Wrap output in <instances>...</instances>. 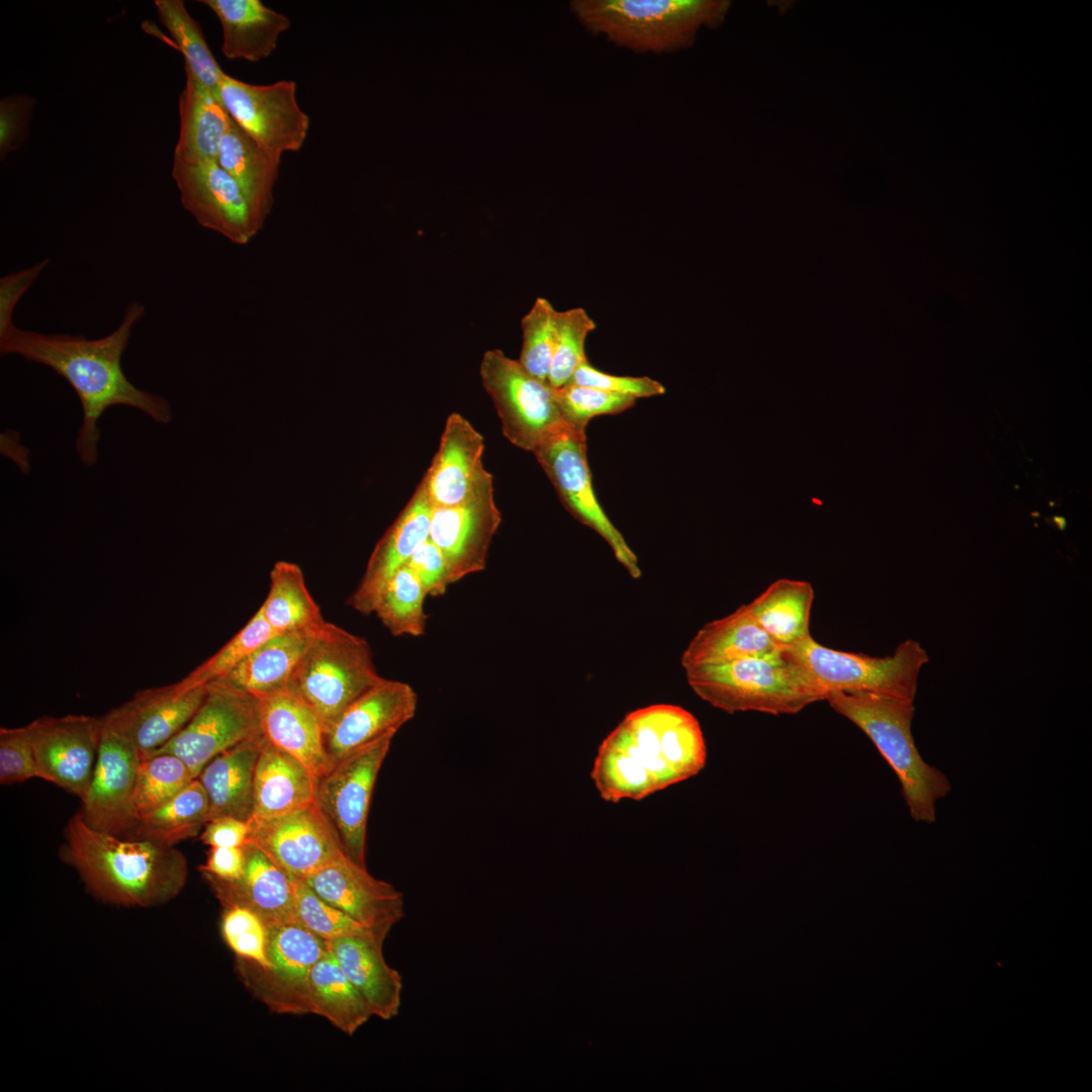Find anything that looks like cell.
I'll return each instance as SVG.
<instances>
[{
    "label": "cell",
    "instance_id": "obj_35",
    "mask_svg": "<svg viewBox=\"0 0 1092 1092\" xmlns=\"http://www.w3.org/2000/svg\"><path fill=\"white\" fill-rule=\"evenodd\" d=\"M216 162L238 182L255 210L266 220L274 204L281 157L261 148L233 121L221 141Z\"/></svg>",
    "mask_w": 1092,
    "mask_h": 1092
},
{
    "label": "cell",
    "instance_id": "obj_4",
    "mask_svg": "<svg viewBox=\"0 0 1092 1092\" xmlns=\"http://www.w3.org/2000/svg\"><path fill=\"white\" fill-rule=\"evenodd\" d=\"M825 700L873 741L896 772L912 819L934 823L936 803L951 790L946 776L921 757L911 731L914 701L862 693L833 692Z\"/></svg>",
    "mask_w": 1092,
    "mask_h": 1092
},
{
    "label": "cell",
    "instance_id": "obj_48",
    "mask_svg": "<svg viewBox=\"0 0 1092 1092\" xmlns=\"http://www.w3.org/2000/svg\"><path fill=\"white\" fill-rule=\"evenodd\" d=\"M37 778L27 726L0 729V784L22 783Z\"/></svg>",
    "mask_w": 1092,
    "mask_h": 1092
},
{
    "label": "cell",
    "instance_id": "obj_42",
    "mask_svg": "<svg viewBox=\"0 0 1092 1092\" xmlns=\"http://www.w3.org/2000/svg\"><path fill=\"white\" fill-rule=\"evenodd\" d=\"M597 325L582 307L557 312L556 336L548 384L556 389L570 382L577 367L585 361V341Z\"/></svg>",
    "mask_w": 1092,
    "mask_h": 1092
},
{
    "label": "cell",
    "instance_id": "obj_33",
    "mask_svg": "<svg viewBox=\"0 0 1092 1092\" xmlns=\"http://www.w3.org/2000/svg\"><path fill=\"white\" fill-rule=\"evenodd\" d=\"M317 632L276 633L218 679L257 699L287 689L296 665Z\"/></svg>",
    "mask_w": 1092,
    "mask_h": 1092
},
{
    "label": "cell",
    "instance_id": "obj_3",
    "mask_svg": "<svg viewBox=\"0 0 1092 1092\" xmlns=\"http://www.w3.org/2000/svg\"><path fill=\"white\" fill-rule=\"evenodd\" d=\"M62 856L95 896L123 906L169 902L188 876L187 860L174 846L95 830L79 812L68 821Z\"/></svg>",
    "mask_w": 1092,
    "mask_h": 1092
},
{
    "label": "cell",
    "instance_id": "obj_44",
    "mask_svg": "<svg viewBox=\"0 0 1092 1092\" xmlns=\"http://www.w3.org/2000/svg\"><path fill=\"white\" fill-rule=\"evenodd\" d=\"M276 632L269 626L260 610L249 622L213 655L195 667L182 681L195 687L225 676L257 647Z\"/></svg>",
    "mask_w": 1092,
    "mask_h": 1092
},
{
    "label": "cell",
    "instance_id": "obj_22",
    "mask_svg": "<svg viewBox=\"0 0 1092 1092\" xmlns=\"http://www.w3.org/2000/svg\"><path fill=\"white\" fill-rule=\"evenodd\" d=\"M417 708L418 695L410 684L382 677L325 732L332 764L385 735H395L415 717Z\"/></svg>",
    "mask_w": 1092,
    "mask_h": 1092
},
{
    "label": "cell",
    "instance_id": "obj_7",
    "mask_svg": "<svg viewBox=\"0 0 1092 1092\" xmlns=\"http://www.w3.org/2000/svg\"><path fill=\"white\" fill-rule=\"evenodd\" d=\"M381 678L369 643L326 622L296 665L287 689L313 711L325 733Z\"/></svg>",
    "mask_w": 1092,
    "mask_h": 1092
},
{
    "label": "cell",
    "instance_id": "obj_41",
    "mask_svg": "<svg viewBox=\"0 0 1092 1092\" xmlns=\"http://www.w3.org/2000/svg\"><path fill=\"white\" fill-rule=\"evenodd\" d=\"M195 778L187 764L169 752H157L141 759L133 796L138 821L160 807Z\"/></svg>",
    "mask_w": 1092,
    "mask_h": 1092
},
{
    "label": "cell",
    "instance_id": "obj_14",
    "mask_svg": "<svg viewBox=\"0 0 1092 1092\" xmlns=\"http://www.w3.org/2000/svg\"><path fill=\"white\" fill-rule=\"evenodd\" d=\"M296 91L292 80L256 85L225 73L218 84L219 99L233 121L261 148L280 157L299 151L309 129Z\"/></svg>",
    "mask_w": 1092,
    "mask_h": 1092
},
{
    "label": "cell",
    "instance_id": "obj_25",
    "mask_svg": "<svg viewBox=\"0 0 1092 1092\" xmlns=\"http://www.w3.org/2000/svg\"><path fill=\"white\" fill-rule=\"evenodd\" d=\"M245 866L235 881L203 876L223 908L243 907L266 925L297 921L294 883L257 844L243 845Z\"/></svg>",
    "mask_w": 1092,
    "mask_h": 1092
},
{
    "label": "cell",
    "instance_id": "obj_2",
    "mask_svg": "<svg viewBox=\"0 0 1092 1092\" xmlns=\"http://www.w3.org/2000/svg\"><path fill=\"white\" fill-rule=\"evenodd\" d=\"M706 757L694 715L656 704L627 714L603 740L590 777L605 801L641 800L696 776Z\"/></svg>",
    "mask_w": 1092,
    "mask_h": 1092
},
{
    "label": "cell",
    "instance_id": "obj_12",
    "mask_svg": "<svg viewBox=\"0 0 1092 1092\" xmlns=\"http://www.w3.org/2000/svg\"><path fill=\"white\" fill-rule=\"evenodd\" d=\"M328 943L298 921L267 927L269 968L240 959L248 988L271 1010L283 1014L310 1013L309 977Z\"/></svg>",
    "mask_w": 1092,
    "mask_h": 1092
},
{
    "label": "cell",
    "instance_id": "obj_6",
    "mask_svg": "<svg viewBox=\"0 0 1092 1092\" xmlns=\"http://www.w3.org/2000/svg\"><path fill=\"white\" fill-rule=\"evenodd\" d=\"M689 686L702 700L733 714L755 711L796 714L823 697L783 650L767 656L698 665L685 669Z\"/></svg>",
    "mask_w": 1092,
    "mask_h": 1092
},
{
    "label": "cell",
    "instance_id": "obj_27",
    "mask_svg": "<svg viewBox=\"0 0 1092 1092\" xmlns=\"http://www.w3.org/2000/svg\"><path fill=\"white\" fill-rule=\"evenodd\" d=\"M383 942L372 934L348 935L327 941L329 950L373 1016L389 1020L399 1012L402 979L386 963Z\"/></svg>",
    "mask_w": 1092,
    "mask_h": 1092
},
{
    "label": "cell",
    "instance_id": "obj_37",
    "mask_svg": "<svg viewBox=\"0 0 1092 1092\" xmlns=\"http://www.w3.org/2000/svg\"><path fill=\"white\" fill-rule=\"evenodd\" d=\"M259 610L276 633L317 631L327 622L308 592L301 568L284 560L274 564L269 592Z\"/></svg>",
    "mask_w": 1092,
    "mask_h": 1092
},
{
    "label": "cell",
    "instance_id": "obj_28",
    "mask_svg": "<svg viewBox=\"0 0 1092 1092\" xmlns=\"http://www.w3.org/2000/svg\"><path fill=\"white\" fill-rule=\"evenodd\" d=\"M222 28L221 52L230 60L251 63L269 58L290 20L260 0H201Z\"/></svg>",
    "mask_w": 1092,
    "mask_h": 1092
},
{
    "label": "cell",
    "instance_id": "obj_34",
    "mask_svg": "<svg viewBox=\"0 0 1092 1092\" xmlns=\"http://www.w3.org/2000/svg\"><path fill=\"white\" fill-rule=\"evenodd\" d=\"M813 601L811 583L780 578L747 606L760 628L784 650L811 635L809 626Z\"/></svg>",
    "mask_w": 1092,
    "mask_h": 1092
},
{
    "label": "cell",
    "instance_id": "obj_5",
    "mask_svg": "<svg viewBox=\"0 0 1092 1092\" xmlns=\"http://www.w3.org/2000/svg\"><path fill=\"white\" fill-rule=\"evenodd\" d=\"M577 20L593 34L637 53L687 49L702 27L719 26L729 8L725 0H575Z\"/></svg>",
    "mask_w": 1092,
    "mask_h": 1092
},
{
    "label": "cell",
    "instance_id": "obj_38",
    "mask_svg": "<svg viewBox=\"0 0 1092 1092\" xmlns=\"http://www.w3.org/2000/svg\"><path fill=\"white\" fill-rule=\"evenodd\" d=\"M209 811L207 794L196 778L172 799L141 817L132 838L174 846L195 836L209 820Z\"/></svg>",
    "mask_w": 1092,
    "mask_h": 1092
},
{
    "label": "cell",
    "instance_id": "obj_39",
    "mask_svg": "<svg viewBox=\"0 0 1092 1092\" xmlns=\"http://www.w3.org/2000/svg\"><path fill=\"white\" fill-rule=\"evenodd\" d=\"M155 6L160 21L184 57L185 70L190 71L206 88L218 95V84L224 72L211 54L200 25L189 14L184 2L156 0Z\"/></svg>",
    "mask_w": 1092,
    "mask_h": 1092
},
{
    "label": "cell",
    "instance_id": "obj_17",
    "mask_svg": "<svg viewBox=\"0 0 1092 1092\" xmlns=\"http://www.w3.org/2000/svg\"><path fill=\"white\" fill-rule=\"evenodd\" d=\"M207 685L190 687L182 679L136 692L100 718L102 728L128 741L147 757L171 740L192 718Z\"/></svg>",
    "mask_w": 1092,
    "mask_h": 1092
},
{
    "label": "cell",
    "instance_id": "obj_46",
    "mask_svg": "<svg viewBox=\"0 0 1092 1092\" xmlns=\"http://www.w3.org/2000/svg\"><path fill=\"white\" fill-rule=\"evenodd\" d=\"M294 906L297 921L326 941L348 935L376 936L369 928L320 898L303 881L294 883Z\"/></svg>",
    "mask_w": 1092,
    "mask_h": 1092
},
{
    "label": "cell",
    "instance_id": "obj_32",
    "mask_svg": "<svg viewBox=\"0 0 1092 1092\" xmlns=\"http://www.w3.org/2000/svg\"><path fill=\"white\" fill-rule=\"evenodd\" d=\"M180 95V130L174 159L187 162L216 161L220 144L233 119L218 95L206 88L190 71Z\"/></svg>",
    "mask_w": 1092,
    "mask_h": 1092
},
{
    "label": "cell",
    "instance_id": "obj_19",
    "mask_svg": "<svg viewBox=\"0 0 1092 1092\" xmlns=\"http://www.w3.org/2000/svg\"><path fill=\"white\" fill-rule=\"evenodd\" d=\"M320 898L385 940L404 916L403 894L342 853L303 881Z\"/></svg>",
    "mask_w": 1092,
    "mask_h": 1092
},
{
    "label": "cell",
    "instance_id": "obj_30",
    "mask_svg": "<svg viewBox=\"0 0 1092 1092\" xmlns=\"http://www.w3.org/2000/svg\"><path fill=\"white\" fill-rule=\"evenodd\" d=\"M782 649L760 628L748 606L705 624L680 657L684 669L746 657L767 656Z\"/></svg>",
    "mask_w": 1092,
    "mask_h": 1092
},
{
    "label": "cell",
    "instance_id": "obj_20",
    "mask_svg": "<svg viewBox=\"0 0 1092 1092\" xmlns=\"http://www.w3.org/2000/svg\"><path fill=\"white\" fill-rule=\"evenodd\" d=\"M141 754L120 736L102 728L89 791L79 811L93 829L120 836L134 830L133 796Z\"/></svg>",
    "mask_w": 1092,
    "mask_h": 1092
},
{
    "label": "cell",
    "instance_id": "obj_11",
    "mask_svg": "<svg viewBox=\"0 0 1092 1092\" xmlns=\"http://www.w3.org/2000/svg\"><path fill=\"white\" fill-rule=\"evenodd\" d=\"M260 737L263 733L258 699L215 679L207 684L206 695L189 722L154 753L178 756L197 778L216 755Z\"/></svg>",
    "mask_w": 1092,
    "mask_h": 1092
},
{
    "label": "cell",
    "instance_id": "obj_40",
    "mask_svg": "<svg viewBox=\"0 0 1092 1092\" xmlns=\"http://www.w3.org/2000/svg\"><path fill=\"white\" fill-rule=\"evenodd\" d=\"M426 597L418 577L404 565L387 581L373 614L394 636L421 637L426 632Z\"/></svg>",
    "mask_w": 1092,
    "mask_h": 1092
},
{
    "label": "cell",
    "instance_id": "obj_54",
    "mask_svg": "<svg viewBox=\"0 0 1092 1092\" xmlns=\"http://www.w3.org/2000/svg\"><path fill=\"white\" fill-rule=\"evenodd\" d=\"M245 853L242 847H209L206 860L199 867L203 876L221 881L238 880L244 871Z\"/></svg>",
    "mask_w": 1092,
    "mask_h": 1092
},
{
    "label": "cell",
    "instance_id": "obj_1",
    "mask_svg": "<svg viewBox=\"0 0 1092 1092\" xmlns=\"http://www.w3.org/2000/svg\"><path fill=\"white\" fill-rule=\"evenodd\" d=\"M145 312L144 304L129 303L119 326L107 336L93 340L68 334H40L16 327L0 337L2 355H19L48 366L74 389L83 413L76 449L80 460L89 467L98 459L101 431L97 424L107 408L114 405L134 407L160 424H167L172 419L169 402L133 385L121 366L132 329Z\"/></svg>",
    "mask_w": 1092,
    "mask_h": 1092
},
{
    "label": "cell",
    "instance_id": "obj_16",
    "mask_svg": "<svg viewBox=\"0 0 1092 1092\" xmlns=\"http://www.w3.org/2000/svg\"><path fill=\"white\" fill-rule=\"evenodd\" d=\"M26 726L37 778L83 800L97 759L102 731L100 718L74 714L46 716Z\"/></svg>",
    "mask_w": 1092,
    "mask_h": 1092
},
{
    "label": "cell",
    "instance_id": "obj_31",
    "mask_svg": "<svg viewBox=\"0 0 1092 1092\" xmlns=\"http://www.w3.org/2000/svg\"><path fill=\"white\" fill-rule=\"evenodd\" d=\"M264 736L235 745L212 758L197 777L209 800V820L232 816L249 821L254 776Z\"/></svg>",
    "mask_w": 1092,
    "mask_h": 1092
},
{
    "label": "cell",
    "instance_id": "obj_8",
    "mask_svg": "<svg viewBox=\"0 0 1092 1092\" xmlns=\"http://www.w3.org/2000/svg\"><path fill=\"white\" fill-rule=\"evenodd\" d=\"M801 667L823 700L833 692L874 694L914 701L918 677L928 655L913 639L884 657L832 649L810 635L783 650Z\"/></svg>",
    "mask_w": 1092,
    "mask_h": 1092
},
{
    "label": "cell",
    "instance_id": "obj_18",
    "mask_svg": "<svg viewBox=\"0 0 1092 1092\" xmlns=\"http://www.w3.org/2000/svg\"><path fill=\"white\" fill-rule=\"evenodd\" d=\"M249 840L257 844L293 882L307 877L344 853L315 802L267 818H251Z\"/></svg>",
    "mask_w": 1092,
    "mask_h": 1092
},
{
    "label": "cell",
    "instance_id": "obj_50",
    "mask_svg": "<svg viewBox=\"0 0 1092 1092\" xmlns=\"http://www.w3.org/2000/svg\"><path fill=\"white\" fill-rule=\"evenodd\" d=\"M405 565L418 577L427 596H442L451 584L446 560L429 539L417 548Z\"/></svg>",
    "mask_w": 1092,
    "mask_h": 1092
},
{
    "label": "cell",
    "instance_id": "obj_29",
    "mask_svg": "<svg viewBox=\"0 0 1092 1092\" xmlns=\"http://www.w3.org/2000/svg\"><path fill=\"white\" fill-rule=\"evenodd\" d=\"M316 783L301 761L265 739L255 768L251 818L279 816L311 805Z\"/></svg>",
    "mask_w": 1092,
    "mask_h": 1092
},
{
    "label": "cell",
    "instance_id": "obj_24",
    "mask_svg": "<svg viewBox=\"0 0 1092 1092\" xmlns=\"http://www.w3.org/2000/svg\"><path fill=\"white\" fill-rule=\"evenodd\" d=\"M432 511L421 480L412 498L374 547L359 584L348 599L353 610L362 615L373 614L387 581L429 539Z\"/></svg>",
    "mask_w": 1092,
    "mask_h": 1092
},
{
    "label": "cell",
    "instance_id": "obj_13",
    "mask_svg": "<svg viewBox=\"0 0 1092 1092\" xmlns=\"http://www.w3.org/2000/svg\"><path fill=\"white\" fill-rule=\"evenodd\" d=\"M533 454L552 482L564 508L599 534L634 579L641 577L637 555L604 512L595 493L585 434L569 427L549 438Z\"/></svg>",
    "mask_w": 1092,
    "mask_h": 1092
},
{
    "label": "cell",
    "instance_id": "obj_9",
    "mask_svg": "<svg viewBox=\"0 0 1092 1092\" xmlns=\"http://www.w3.org/2000/svg\"><path fill=\"white\" fill-rule=\"evenodd\" d=\"M483 388L490 397L504 436L515 446L534 452L566 429L554 390L527 372L502 350L484 352L479 367Z\"/></svg>",
    "mask_w": 1092,
    "mask_h": 1092
},
{
    "label": "cell",
    "instance_id": "obj_23",
    "mask_svg": "<svg viewBox=\"0 0 1092 1092\" xmlns=\"http://www.w3.org/2000/svg\"><path fill=\"white\" fill-rule=\"evenodd\" d=\"M483 452L482 435L460 414H450L422 479L433 508L462 504L493 484L492 474L482 463Z\"/></svg>",
    "mask_w": 1092,
    "mask_h": 1092
},
{
    "label": "cell",
    "instance_id": "obj_49",
    "mask_svg": "<svg viewBox=\"0 0 1092 1092\" xmlns=\"http://www.w3.org/2000/svg\"><path fill=\"white\" fill-rule=\"evenodd\" d=\"M569 383L594 387L611 393L634 398L652 397L665 393L659 381L647 376H622L603 372L583 361L575 370Z\"/></svg>",
    "mask_w": 1092,
    "mask_h": 1092
},
{
    "label": "cell",
    "instance_id": "obj_21",
    "mask_svg": "<svg viewBox=\"0 0 1092 1092\" xmlns=\"http://www.w3.org/2000/svg\"><path fill=\"white\" fill-rule=\"evenodd\" d=\"M500 523L493 484L462 504L433 508L429 540L442 552L451 584L485 569Z\"/></svg>",
    "mask_w": 1092,
    "mask_h": 1092
},
{
    "label": "cell",
    "instance_id": "obj_53",
    "mask_svg": "<svg viewBox=\"0 0 1092 1092\" xmlns=\"http://www.w3.org/2000/svg\"><path fill=\"white\" fill-rule=\"evenodd\" d=\"M250 826L232 816H219L206 822L200 840L203 844L221 847H242L249 840Z\"/></svg>",
    "mask_w": 1092,
    "mask_h": 1092
},
{
    "label": "cell",
    "instance_id": "obj_52",
    "mask_svg": "<svg viewBox=\"0 0 1092 1092\" xmlns=\"http://www.w3.org/2000/svg\"><path fill=\"white\" fill-rule=\"evenodd\" d=\"M33 101L28 97L11 96L0 104V152L1 157L14 151L26 135Z\"/></svg>",
    "mask_w": 1092,
    "mask_h": 1092
},
{
    "label": "cell",
    "instance_id": "obj_47",
    "mask_svg": "<svg viewBox=\"0 0 1092 1092\" xmlns=\"http://www.w3.org/2000/svg\"><path fill=\"white\" fill-rule=\"evenodd\" d=\"M222 936L239 959L262 969L269 968L267 958V927L252 911L243 907L224 908Z\"/></svg>",
    "mask_w": 1092,
    "mask_h": 1092
},
{
    "label": "cell",
    "instance_id": "obj_10",
    "mask_svg": "<svg viewBox=\"0 0 1092 1092\" xmlns=\"http://www.w3.org/2000/svg\"><path fill=\"white\" fill-rule=\"evenodd\" d=\"M394 734L341 758L317 779L315 804L344 853L366 867V830L373 789Z\"/></svg>",
    "mask_w": 1092,
    "mask_h": 1092
},
{
    "label": "cell",
    "instance_id": "obj_36",
    "mask_svg": "<svg viewBox=\"0 0 1092 1092\" xmlns=\"http://www.w3.org/2000/svg\"><path fill=\"white\" fill-rule=\"evenodd\" d=\"M309 1003L310 1013L325 1017L348 1035L373 1016L329 948L310 972Z\"/></svg>",
    "mask_w": 1092,
    "mask_h": 1092
},
{
    "label": "cell",
    "instance_id": "obj_45",
    "mask_svg": "<svg viewBox=\"0 0 1092 1092\" xmlns=\"http://www.w3.org/2000/svg\"><path fill=\"white\" fill-rule=\"evenodd\" d=\"M553 390L564 422L571 430L580 434H585V428L593 418L621 414L636 402L634 397L573 383Z\"/></svg>",
    "mask_w": 1092,
    "mask_h": 1092
},
{
    "label": "cell",
    "instance_id": "obj_26",
    "mask_svg": "<svg viewBox=\"0 0 1092 1092\" xmlns=\"http://www.w3.org/2000/svg\"><path fill=\"white\" fill-rule=\"evenodd\" d=\"M258 701L261 729L268 742L297 758L316 779L333 766L322 723L299 697L284 689Z\"/></svg>",
    "mask_w": 1092,
    "mask_h": 1092
},
{
    "label": "cell",
    "instance_id": "obj_51",
    "mask_svg": "<svg viewBox=\"0 0 1092 1092\" xmlns=\"http://www.w3.org/2000/svg\"><path fill=\"white\" fill-rule=\"evenodd\" d=\"M49 263V259H43L30 267L0 278V337L5 336L15 327L13 324L15 306Z\"/></svg>",
    "mask_w": 1092,
    "mask_h": 1092
},
{
    "label": "cell",
    "instance_id": "obj_15",
    "mask_svg": "<svg viewBox=\"0 0 1092 1092\" xmlns=\"http://www.w3.org/2000/svg\"><path fill=\"white\" fill-rule=\"evenodd\" d=\"M172 176L181 203L208 230L237 245H247L265 220L255 210L238 182L216 161L173 160Z\"/></svg>",
    "mask_w": 1092,
    "mask_h": 1092
},
{
    "label": "cell",
    "instance_id": "obj_43",
    "mask_svg": "<svg viewBox=\"0 0 1092 1092\" xmlns=\"http://www.w3.org/2000/svg\"><path fill=\"white\" fill-rule=\"evenodd\" d=\"M557 312L545 297H537L521 321L522 349L519 363L535 378L548 383L556 336Z\"/></svg>",
    "mask_w": 1092,
    "mask_h": 1092
}]
</instances>
